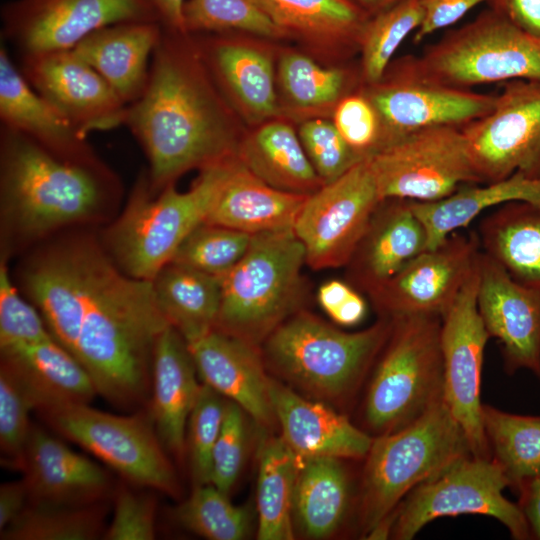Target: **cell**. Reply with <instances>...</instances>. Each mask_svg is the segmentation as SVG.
<instances>
[{"label": "cell", "mask_w": 540, "mask_h": 540, "mask_svg": "<svg viewBox=\"0 0 540 540\" xmlns=\"http://www.w3.org/2000/svg\"><path fill=\"white\" fill-rule=\"evenodd\" d=\"M477 234L485 254L540 295V205L524 201L500 205L481 220Z\"/></svg>", "instance_id": "31"}, {"label": "cell", "mask_w": 540, "mask_h": 540, "mask_svg": "<svg viewBox=\"0 0 540 540\" xmlns=\"http://www.w3.org/2000/svg\"><path fill=\"white\" fill-rule=\"evenodd\" d=\"M477 305L486 331L500 344L504 370L540 380V295L522 286L480 251Z\"/></svg>", "instance_id": "20"}, {"label": "cell", "mask_w": 540, "mask_h": 540, "mask_svg": "<svg viewBox=\"0 0 540 540\" xmlns=\"http://www.w3.org/2000/svg\"><path fill=\"white\" fill-rule=\"evenodd\" d=\"M478 282L477 260L454 303L442 317L443 399L463 429L472 455L491 458L480 398L484 350L490 336L478 310Z\"/></svg>", "instance_id": "17"}, {"label": "cell", "mask_w": 540, "mask_h": 540, "mask_svg": "<svg viewBox=\"0 0 540 540\" xmlns=\"http://www.w3.org/2000/svg\"><path fill=\"white\" fill-rule=\"evenodd\" d=\"M491 458L517 492L540 474V416L519 415L482 405Z\"/></svg>", "instance_id": "38"}, {"label": "cell", "mask_w": 540, "mask_h": 540, "mask_svg": "<svg viewBox=\"0 0 540 540\" xmlns=\"http://www.w3.org/2000/svg\"><path fill=\"white\" fill-rule=\"evenodd\" d=\"M270 397L286 444L300 458L362 459L373 437L345 415L271 378Z\"/></svg>", "instance_id": "23"}, {"label": "cell", "mask_w": 540, "mask_h": 540, "mask_svg": "<svg viewBox=\"0 0 540 540\" xmlns=\"http://www.w3.org/2000/svg\"><path fill=\"white\" fill-rule=\"evenodd\" d=\"M299 457L279 437H265L259 449L257 539L292 540L293 501Z\"/></svg>", "instance_id": "37"}, {"label": "cell", "mask_w": 540, "mask_h": 540, "mask_svg": "<svg viewBox=\"0 0 540 540\" xmlns=\"http://www.w3.org/2000/svg\"><path fill=\"white\" fill-rule=\"evenodd\" d=\"M160 22H127L101 28L72 50L95 69L128 106L147 85L153 52L160 41Z\"/></svg>", "instance_id": "29"}, {"label": "cell", "mask_w": 540, "mask_h": 540, "mask_svg": "<svg viewBox=\"0 0 540 540\" xmlns=\"http://www.w3.org/2000/svg\"><path fill=\"white\" fill-rule=\"evenodd\" d=\"M205 44L197 46L203 61L239 106L261 120L278 112L274 69L268 53L225 37Z\"/></svg>", "instance_id": "34"}, {"label": "cell", "mask_w": 540, "mask_h": 540, "mask_svg": "<svg viewBox=\"0 0 540 540\" xmlns=\"http://www.w3.org/2000/svg\"><path fill=\"white\" fill-rule=\"evenodd\" d=\"M187 345L203 383L238 404L258 425L268 428L277 422L259 347L216 328Z\"/></svg>", "instance_id": "21"}, {"label": "cell", "mask_w": 540, "mask_h": 540, "mask_svg": "<svg viewBox=\"0 0 540 540\" xmlns=\"http://www.w3.org/2000/svg\"><path fill=\"white\" fill-rule=\"evenodd\" d=\"M214 485L195 486L190 497L173 512L187 530L209 540H243L251 531L248 506H236Z\"/></svg>", "instance_id": "41"}, {"label": "cell", "mask_w": 540, "mask_h": 540, "mask_svg": "<svg viewBox=\"0 0 540 540\" xmlns=\"http://www.w3.org/2000/svg\"><path fill=\"white\" fill-rule=\"evenodd\" d=\"M333 117L341 136L363 158H369L383 148L379 116L361 87L339 100Z\"/></svg>", "instance_id": "50"}, {"label": "cell", "mask_w": 540, "mask_h": 540, "mask_svg": "<svg viewBox=\"0 0 540 540\" xmlns=\"http://www.w3.org/2000/svg\"><path fill=\"white\" fill-rule=\"evenodd\" d=\"M488 3L512 24L540 37V0H489Z\"/></svg>", "instance_id": "54"}, {"label": "cell", "mask_w": 540, "mask_h": 540, "mask_svg": "<svg viewBox=\"0 0 540 540\" xmlns=\"http://www.w3.org/2000/svg\"><path fill=\"white\" fill-rule=\"evenodd\" d=\"M425 250L426 229L411 200L384 199L346 265L350 284L368 294Z\"/></svg>", "instance_id": "24"}, {"label": "cell", "mask_w": 540, "mask_h": 540, "mask_svg": "<svg viewBox=\"0 0 540 540\" xmlns=\"http://www.w3.org/2000/svg\"><path fill=\"white\" fill-rule=\"evenodd\" d=\"M156 507V500L151 494L120 488L115 496L112 521L103 533V539H154Z\"/></svg>", "instance_id": "51"}, {"label": "cell", "mask_w": 540, "mask_h": 540, "mask_svg": "<svg viewBox=\"0 0 540 540\" xmlns=\"http://www.w3.org/2000/svg\"><path fill=\"white\" fill-rule=\"evenodd\" d=\"M236 156L201 169L187 191L174 183L157 197L141 178L122 215L107 233L110 257L127 275L153 280L171 262L189 233L206 219L212 201Z\"/></svg>", "instance_id": "7"}, {"label": "cell", "mask_w": 540, "mask_h": 540, "mask_svg": "<svg viewBox=\"0 0 540 540\" xmlns=\"http://www.w3.org/2000/svg\"><path fill=\"white\" fill-rule=\"evenodd\" d=\"M53 337L33 304L13 285L5 261L0 265V346L38 342Z\"/></svg>", "instance_id": "49"}, {"label": "cell", "mask_w": 540, "mask_h": 540, "mask_svg": "<svg viewBox=\"0 0 540 540\" xmlns=\"http://www.w3.org/2000/svg\"><path fill=\"white\" fill-rule=\"evenodd\" d=\"M353 75L346 69L322 67L300 53L285 54L279 65V79L291 102L303 108L337 104L345 95Z\"/></svg>", "instance_id": "42"}, {"label": "cell", "mask_w": 540, "mask_h": 540, "mask_svg": "<svg viewBox=\"0 0 540 540\" xmlns=\"http://www.w3.org/2000/svg\"><path fill=\"white\" fill-rule=\"evenodd\" d=\"M288 36L350 54L370 15L353 0H255Z\"/></svg>", "instance_id": "32"}, {"label": "cell", "mask_w": 540, "mask_h": 540, "mask_svg": "<svg viewBox=\"0 0 540 540\" xmlns=\"http://www.w3.org/2000/svg\"><path fill=\"white\" fill-rule=\"evenodd\" d=\"M226 401L210 386L201 384L186 430L194 487L211 483L212 452L222 427Z\"/></svg>", "instance_id": "45"}, {"label": "cell", "mask_w": 540, "mask_h": 540, "mask_svg": "<svg viewBox=\"0 0 540 540\" xmlns=\"http://www.w3.org/2000/svg\"><path fill=\"white\" fill-rule=\"evenodd\" d=\"M22 73L84 135L124 125L127 105L72 49L23 56Z\"/></svg>", "instance_id": "19"}, {"label": "cell", "mask_w": 540, "mask_h": 540, "mask_svg": "<svg viewBox=\"0 0 540 540\" xmlns=\"http://www.w3.org/2000/svg\"><path fill=\"white\" fill-rule=\"evenodd\" d=\"M237 156L253 174L276 189L311 195L324 185L299 135L285 122H269L241 139Z\"/></svg>", "instance_id": "33"}, {"label": "cell", "mask_w": 540, "mask_h": 540, "mask_svg": "<svg viewBox=\"0 0 540 540\" xmlns=\"http://www.w3.org/2000/svg\"><path fill=\"white\" fill-rule=\"evenodd\" d=\"M481 251L477 232L451 233L368 293L380 317H443L474 269Z\"/></svg>", "instance_id": "18"}, {"label": "cell", "mask_w": 540, "mask_h": 540, "mask_svg": "<svg viewBox=\"0 0 540 540\" xmlns=\"http://www.w3.org/2000/svg\"><path fill=\"white\" fill-rule=\"evenodd\" d=\"M342 460L335 457L300 459L293 520L307 538L324 539L334 535L349 514L353 484Z\"/></svg>", "instance_id": "30"}, {"label": "cell", "mask_w": 540, "mask_h": 540, "mask_svg": "<svg viewBox=\"0 0 540 540\" xmlns=\"http://www.w3.org/2000/svg\"><path fill=\"white\" fill-rule=\"evenodd\" d=\"M317 301L337 325L344 327L359 324L367 313L366 301L357 289L337 279L329 280L319 287Z\"/></svg>", "instance_id": "52"}, {"label": "cell", "mask_w": 540, "mask_h": 540, "mask_svg": "<svg viewBox=\"0 0 540 540\" xmlns=\"http://www.w3.org/2000/svg\"><path fill=\"white\" fill-rule=\"evenodd\" d=\"M381 200H442L462 187L481 184L460 126L415 131L369 157Z\"/></svg>", "instance_id": "13"}, {"label": "cell", "mask_w": 540, "mask_h": 540, "mask_svg": "<svg viewBox=\"0 0 540 540\" xmlns=\"http://www.w3.org/2000/svg\"><path fill=\"white\" fill-rule=\"evenodd\" d=\"M513 201L540 205V177L520 172L483 186L461 187L435 202L411 201L427 233V249L442 243L451 233L466 227L484 210Z\"/></svg>", "instance_id": "35"}, {"label": "cell", "mask_w": 540, "mask_h": 540, "mask_svg": "<svg viewBox=\"0 0 540 540\" xmlns=\"http://www.w3.org/2000/svg\"><path fill=\"white\" fill-rule=\"evenodd\" d=\"M365 158L309 195L293 231L314 270L346 266L381 202Z\"/></svg>", "instance_id": "15"}, {"label": "cell", "mask_w": 540, "mask_h": 540, "mask_svg": "<svg viewBox=\"0 0 540 540\" xmlns=\"http://www.w3.org/2000/svg\"><path fill=\"white\" fill-rule=\"evenodd\" d=\"M0 349L1 365L13 374L39 412L89 404L97 394L85 368L53 337Z\"/></svg>", "instance_id": "27"}, {"label": "cell", "mask_w": 540, "mask_h": 540, "mask_svg": "<svg viewBox=\"0 0 540 540\" xmlns=\"http://www.w3.org/2000/svg\"><path fill=\"white\" fill-rule=\"evenodd\" d=\"M305 249L293 230L252 235L242 259L221 279L216 329L259 347L301 310Z\"/></svg>", "instance_id": "6"}, {"label": "cell", "mask_w": 540, "mask_h": 540, "mask_svg": "<svg viewBox=\"0 0 540 540\" xmlns=\"http://www.w3.org/2000/svg\"><path fill=\"white\" fill-rule=\"evenodd\" d=\"M489 0H422L423 16L415 31L413 42L419 44L427 36L448 28L462 19L470 10Z\"/></svg>", "instance_id": "53"}, {"label": "cell", "mask_w": 540, "mask_h": 540, "mask_svg": "<svg viewBox=\"0 0 540 540\" xmlns=\"http://www.w3.org/2000/svg\"><path fill=\"white\" fill-rule=\"evenodd\" d=\"M308 196L270 186L236 156L204 222L250 235L293 230Z\"/></svg>", "instance_id": "28"}, {"label": "cell", "mask_w": 540, "mask_h": 540, "mask_svg": "<svg viewBox=\"0 0 540 540\" xmlns=\"http://www.w3.org/2000/svg\"><path fill=\"white\" fill-rule=\"evenodd\" d=\"M187 37L163 27L145 90L126 110L124 125L146 153L154 193L189 170L236 156L240 143L228 108Z\"/></svg>", "instance_id": "2"}, {"label": "cell", "mask_w": 540, "mask_h": 540, "mask_svg": "<svg viewBox=\"0 0 540 540\" xmlns=\"http://www.w3.org/2000/svg\"><path fill=\"white\" fill-rule=\"evenodd\" d=\"M187 0H152L164 28L186 33L184 24V5Z\"/></svg>", "instance_id": "57"}, {"label": "cell", "mask_w": 540, "mask_h": 540, "mask_svg": "<svg viewBox=\"0 0 540 540\" xmlns=\"http://www.w3.org/2000/svg\"><path fill=\"white\" fill-rule=\"evenodd\" d=\"M416 60L428 76L460 89L518 79L540 81V37L490 8L425 46Z\"/></svg>", "instance_id": "9"}, {"label": "cell", "mask_w": 540, "mask_h": 540, "mask_svg": "<svg viewBox=\"0 0 540 540\" xmlns=\"http://www.w3.org/2000/svg\"><path fill=\"white\" fill-rule=\"evenodd\" d=\"M152 282L161 311L186 342L216 327L221 305L219 277L170 262Z\"/></svg>", "instance_id": "36"}, {"label": "cell", "mask_w": 540, "mask_h": 540, "mask_svg": "<svg viewBox=\"0 0 540 540\" xmlns=\"http://www.w3.org/2000/svg\"><path fill=\"white\" fill-rule=\"evenodd\" d=\"M184 24L187 34L235 30L266 38L288 36L255 0H187Z\"/></svg>", "instance_id": "43"}, {"label": "cell", "mask_w": 540, "mask_h": 540, "mask_svg": "<svg viewBox=\"0 0 540 540\" xmlns=\"http://www.w3.org/2000/svg\"><path fill=\"white\" fill-rule=\"evenodd\" d=\"M252 235L203 222L178 247L171 262L222 278L245 255Z\"/></svg>", "instance_id": "44"}, {"label": "cell", "mask_w": 540, "mask_h": 540, "mask_svg": "<svg viewBox=\"0 0 540 540\" xmlns=\"http://www.w3.org/2000/svg\"><path fill=\"white\" fill-rule=\"evenodd\" d=\"M518 493V505L528 523L531 539L540 540V474L523 484Z\"/></svg>", "instance_id": "56"}, {"label": "cell", "mask_w": 540, "mask_h": 540, "mask_svg": "<svg viewBox=\"0 0 540 540\" xmlns=\"http://www.w3.org/2000/svg\"><path fill=\"white\" fill-rule=\"evenodd\" d=\"M61 435L72 440L138 486L177 496L173 466L156 433L152 416H119L89 404H68L40 412Z\"/></svg>", "instance_id": "11"}, {"label": "cell", "mask_w": 540, "mask_h": 540, "mask_svg": "<svg viewBox=\"0 0 540 540\" xmlns=\"http://www.w3.org/2000/svg\"><path fill=\"white\" fill-rule=\"evenodd\" d=\"M361 90L379 116L383 148L425 128L462 127L489 113L496 98L435 80L414 55L392 61L378 82L362 85Z\"/></svg>", "instance_id": "12"}, {"label": "cell", "mask_w": 540, "mask_h": 540, "mask_svg": "<svg viewBox=\"0 0 540 540\" xmlns=\"http://www.w3.org/2000/svg\"><path fill=\"white\" fill-rule=\"evenodd\" d=\"M2 19L22 56L70 50L114 24L160 22L152 0H18L5 5Z\"/></svg>", "instance_id": "16"}, {"label": "cell", "mask_w": 540, "mask_h": 540, "mask_svg": "<svg viewBox=\"0 0 540 540\" xmlns=\"http://www.w3.org/2000/svg\"><path fill=\"white\" fill-rule=\"evenodd\" d=\"M22 283L53 338L85 368L97 394L122 408L145 399L156 340L171 326L151 280L127 275L100 246L82 238L36 255Z\"/></svg>", "instance_id": "1"}, {"label": "cell", "mask_w": 540, "mask_h": 540, "mask_svg": "<svg viewBox=\"0 0 540 540\" xmlns=\"http://www.w3.org/2000/svg\"><path fill=\"white\" fill-rule=\"evenodd\" d=\"M34 405L13 374L0 368L1 463L22 471L25 447L32 425L29 412Z\"/></svg>", "instance_id": "46"}, {"label": "cell", "mask_w": 540, "mask_h": 540, "mask_svg": "<svg viewBox=\"0 0 540 540\" xmlns=\"http://www.w3.org/2000/svg\"><path fill=\"white\" fill-rule=\"evenodd\" d=\"M370 16L396 4L401 0H353Z\"/></svg>", "instance_id": "58"}, {"label": "cell", "mask_w": 540, "mask_h": 540, "mask_svg": "<svg viewBox=\"0 0 540 540\" xmlns=\"http://www.w3.org/2000/svg\"><path fill=\"white\" fill-rule=\"evenodd\" d=\"M28 503L24 479L2 483L0 486V531L11 524Z\"/></svg>", "instance_id": "55"}, {"label": "cell", "mask_w": 540, "mask_h": 540, "mask_svg": "<svg viewBox=\"0 0 540 540\" xmlns=\"http://www.w3.org/2000/svg\"><path fill=\"white\" fill-rule=\"evenodd\" d=\"M468 455L467 437L443 398L412 424L373 437L359 489L361 535L393 512L414 487Z\"/></svg>", "instance_id": "5"}, {"label": "cell", "mask_w": 540, "mask_h": 540, "mask_svg": "<svg viewBox=\"0 0 540 540\" xmlns=\"http://www.w3.org/2000/svg\"><path fill=\"white\" fill-rule=\"evenodd\" d=\"M246 412L227 399L224 419L212 452L211 484L229 495L244 465L248 425Z\"/></svg>", "instance_id": "48"}, {"label": "cell", "mask_w": 540, "mask_h": 540, "mask_svg": "<svg viewBox=\"0 0 540 540\" xmlns=\"http://www.w3.org/2000/svg\"><path fill=\"white\" fill-rule=\"evenodd\" d=\"M108 183L96 161L60 158L2 126V216L21 238H38L92 218L106 199Z\"/></svg>", "instance_id": "3"}, {"label": "cell", "mask_w": 540, "mask_h": 540, "mask_svg": "<svg viewBox=\"0 0 540 540\" xmlns=\"http://www.w3.org/2000/svg\"><path fill=\"white\" fill-rule=\"evenodd\" d=\"M441 322L433 315L392 319L363 401V430L372 437L412 424L443 398Z\"/></svg>", "instance_id": "8"}, {"label": "cell", "mask_w": 540, "mask_h": 540, "mask_svg": "<svg viewBox=\"0 0 540 540\" xmlns=\"http://www.w3.org/2000/svg\"><path fill=\"white\" fill-rule=\"evenodd\" d=\"M1 126L20 132L52 154L73 161H95L84 135L38 94L0 48Z\"/></svg>", "instance_id": "26"}, {"label": "cell", "mask_w": 540, "mask_h": 540, "mask_svg": "<svg viewBox=\"0 0 540 540\" xmlns=\"http://www.w3.org/2000/svg\"><path fill=\"white\" fill-rule=\"evenodd\" d=\"M392 327L380 317L370 327L340 330L299 310L264 341L263 358L275 373L311 396L348 402L374 366Z\"/></svg>", "instance_id": "4"}, {"label": "cell", "mask_w": 540, "mask_h": 540, "mask_svg": "<svg viewBox=\"0 0 540 540\" xmlns=\"http://www.w3.org/2000/svg\"><path fill=\"white\" fill-rule=\"evenodd\" d=\"M100 502L79 505L27 503L20 515L0 531L2 540H92L103 530Z\"/></svg>", "instance_id": "39"}, {"label": "cell", "mask_w": 540, "mask_h": 540, "mask_svg": "<svg viewBox=\"0 0 540 540\" xmlns=\"http://www.w3.org/2000/svg\"><path fill=\"white\" fill-rule=\"evenodd\" d=\"M422 0H401L370 16L360 40L362 85L378 82L402 42L421 24Z\"/></svg>", "instance_id": "40"}, {"label": "cell", "mask_w": 540, "mask_h": 540, "mask_svg": "<svg viewBox=\"0 0 540 540\" xmlns=\"http://www.w3.org/2000/svg\"><path fill=\"white\" fill-rule=\"evenodd\" d=\"M461 128L481 184L540 177V81L504 82L492 110Z\"/></svg>", "instance_id": "14"}, {"label": "cell", "mask_w": 540, "mask_h": 540, "mask_svg": "<svg viewBox=\"0 0 540 540\" xmlns=\"http://www.w3.org/2000/svg\"><path fill=\"white\" fill-rule=\"evenodd\" d=\"M303 148L324 184L339 178L361 160L360 156L341 136L333 122L313 119L299 129Z\"/></svg>", "instance_id": "47"}, {"label": "cell", "mask_w": 540, "mask_h": 540, "mask_svg": "<svg viewBox=\"0 0 540 540\" xmlns=\"http://www.w3.org/2000/svg\"><path fill=\"white\" fill-rule=\"evenodd\" d=\"M506 487L509 480L492 458L462 457L403 498L393 511L390 538L411 540L437 518L476 514L495 518L515 540L531 539L519 505L503 494Z\"/></svg>", "instance_id": "10"}, {"label": "cell", "mask_w": 540, "mask_h": 540, "mask_svg": "<svg viewBox=\"0 0 540 540\" xmlns=\"http://www.w3.org/2000/svg\"><path fill=\"white\" fill-rule=\"evenodd\" d=\"M187 342L172 326L157 338L152 357V408L156 433L178 459L186 451V430L201 384Z\"/></svg>", "instance_id": "25"}, {"label": "cell", "mask_w": 540, "mask_h": 540, "mask_svg": "<svg viewBox=\"0 0 540 540\" xmlns=\"http://www.w3.org/2000/svg\"><path fill=\"white\" fill-rule=\"evenodd\" d=\"M22 472L29 503L89 505L100 502L110 488L102 467L34 425L25 447Z\"/></svg>", "instance_id": "22"}]
</instances>
